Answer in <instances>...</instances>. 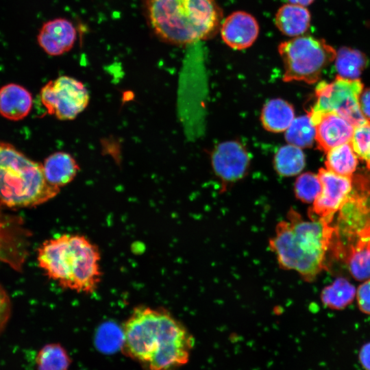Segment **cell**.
<instances>
[{"label":"cell","instance_id":"obj_14","mask_svg":"<svg viewBox=\"0 0 370 370\" xmlns=\"http://www.w3.org/2000/svg\"><path fill=\"white\" fill-rule=\"evenodd\" d=\"M32 107L31 93L23 86L8 84L0 88V114L11 121L26 117Z\"/></svg>","mask_w":370,"mask_h":370},{"label":"cell","instance_id":"obj_7","mask_svg":"<svg viewBox=\"0 0 370 370\" xmlns=\"http://www.w3.org/2000/svg\"><path fill=\"white\" fill-rule=\"evenodd\" d=\"M362 90L363 85L359 79L337 76L333 82H320L315 90V102L308 114L334 112L354 127L362 125L368 120L360 107L359 98Z\"/></svg>","mask_w":370,"mask_h":370},{"label":"cell","instance_id":"obj_9","mask_svg":"<svg viewBox=\"0 0 370 370\" xmlns=\"http://www.w3.org/2000/svg\"><path fill=\"white\" fill-rule=\"evenodd\" d=\"M318 176L322 188L309 210L310 219H321L330 224L334 214L339 210L352 188V177L333 173L321 169Z\"/></svg>","mask_w":370,"mask_h":370},{"label":"cell","instance_id":"obj_28","mask_svg":"<svg viewBox=\"0 0 370 370\" xmlns=\"http://www.w3.org/2000/svg\"><path fill=\"white\" fill-rule=\"evenodd\" d=\"M11 308L9 296L0 285V334L8 322L11 314Z\"/></svg>","mask_w":370,"mask_h":370},{"label":"cell","instance_id":"obj_3","mask_svg":"<svg viewBox=\"0 0 370 370\" xmlns=\"http://www.w3.org/2000/svg\"><path fill=\"white\" fill-rule=\"evenodd\" d=\"M37 261L46 275L64 289L91 294L101 281L100 251L84 235L62 234L44 241Z\"/></svg>","mask_w":370,"mask_h":370},{"label":"cell","instance_id":"obj_18","mask_svg":"<svg viewBox=\"0 0 370 370\" xmlns=\"http://www.w3.org/2000/svg\"><path fill=\"white\" fill-rule=\"evenodd\" d=\"M356 295L355 286L346 278L340 277L325 286L320 296L323 304L326 307L343 310L353 301Z\"/></svg>","mask_w":370,"mask_h":370},{"label":"cell","instance_id":"obj_5","mask_svg":"<svg viewBox=\"0 0 370 370\" xmlns=\"http://www.w3.org/2000/svg\"><path fill=\"white\" fill-rule=\"evenodd\" d=\"M60 188L49 184L42 164L12 145L0 140V204L10 208H32L56 197Z\"/></svg>","mask_w":370,"mask_h":370},{"label":"cell","instance_id":"obj_23","mask_svg":"<svg viewBox=\"0 0 370 370\" xmlns=\"http://www.w3.org/2000/svg\"><path fill=\"white\" fill-rule=\"evenodd\" d=\"M348 269L352 276L358 281L370 279V247L358 239L351 247L347 256Z\"/></svg>","mask_w":370,"mask_h":370},{"label":"cell","instance_id":"obj_16","mask_svg":"<svg viewBox=\"0 0 370 370\" xmlns=\"http://www.w3.org/2000/svg\"><path fill=\"white\" fill-rule=\"evenodd\" d=\"M310 19V14L305 6L287 3L277 11L275 23L283 34L297 37L308 30Z\"/></svg>","mask_w":370,"mask_h":370},{"label":"cell","instance_id":"obj_22","mask_svg":"<svg viewBox=\"0 0 370 370\" xmlns=\"http://www.w3.org/2000/svg\"><path fill=\"white\" fill-rule=\"evenodd\" d=\"M277 172L283 176H293L301 171L305 166V156L301 148L288 144L281 147L274 157Z\"/></svg>","mask_w":370,"mask_h":370},{"label":"cell","instance_id":"obj_17","mask_svg":"<svg viewBox=\"0 0 370 370\" xmlns=\"http://www.w3.org/2000/svg\"><path fill=\"white\" fill-rule=\"evenodd\" d=\"M295 119L293 106L282 99L269 101L263 107L260 119L263 127L271 132H285Z\"/></svg>","mask_w":370,"mask_h":370},{"label":"cell","instance_id":"obj_8","mask_svg":"<svg viewBox=\"0 0 370 370\" xmlns=\"http://www.w3.org/2000/svg\"><path fill=\"white\" fill-rule=\"evenodd\" d=\"M40 100L48 114L60 120H73L88 106L89 94L80 81L60 76L41 88Z\"/></svg>","mask_w":370,"mask_h":370},{"label":"cell","instance_id":"obj_20","mask_svg":"<svg viewBox=\"0 0 370 370\" xmlns=\"http://www.w3.org/2000/svg\"><path fill=\"white\" fill-rule=\"evenodd\" d=\"M336 69L338 76L357 79L367 64V58L360 51L343 47L336 51Z\"/></svg>","mask_w":370,"mask_h":370},{"label":"cell","instance_id":"obj_26","mask_svg":"<svg viewBox=\"0 0 370 370\" xmlns=\"http://www.w3.org/2000/svg\"><path fill=\"white\" fill-rule=\"evenodd\" d=\"M349 143L357 156L365 161L370 171V120L354 128Z\"/></svg>","mask_w":370,"mask_h":370},{"label":"cell","instance_id":"obj_19","mask_svg":"<svg viewBox=\"0 0 370 370\" xmlns=\"http://www.w3.org/2000/svg\"><path fill=\"white\" fill-rule=\"evenodd\" d=\"M358 164V156L350 143L336 147L328 151L326 169L336 175L352 177Z\"/></svg>","mask_w":370,"mask_h":370},{"label":"cell","instance_id":"obj_24","mask_svg":"<svg viewBox=\"0 0 370 370\" xmlns=\"http://www.w3.org/2000/svg\"><path fill=\"white\" fill-rule=\"evenodd\" d=\"M315 136V126L309 114L295 118L285 131V138L288 144L299 148L310 147Z\"/></svg>","mask_w":370,"mask_h":370},{"label":"cell","instance_id":"obj_12","mask_svg":"<svg viewBox=\"0 0 370 370\" xmlns=\"http://www.w3.org/2000/svg\"><path fill=\"white\" fill-rule=\"evenodd\" d=\"M220 31L222 40L227 46L242 50L255 42L259 34V25L251 14L236 11L224 19Z\"/></svg>","mask_w":370,"mask_h":370},{"label":"cell","instance_id":"obj_6","mask_svg":"<svg viewBox=\"0 0 370 370\" xmlns=\"http://www.w3.org/2000/svg\"><path fill=\"white\" fill-rule=\"evenodd\" d=\"M278 49L284 64V82L314 84L336 56V50L325 40L312 36H299L284 41Z\"/></svg>","mask_w":370,"mask_h":370},{"label":"cell","instance_id":"obj_25","mask_svg":"<svg viewBox=\"0 0 370 370\" xmlns=\"http://www.w3.org/2000/svg\"><path fill=\"white\" fill-rule=\"evenodd\" d=\"M322 186L318 175L305 173L299 176L294 185L295 196L301 201L312 204L319 196Z\"/></svg>","mask_w":370,"mask_h":370},{"label":"cell","instance_id":"obj_31","mask_svg":"<svg viewBox=\"0 0 370 370\" xmlns=\"http://www.w3.org/2000/svg\"><path fill=\"white\" fill-rule=\"evenodd\" d=\"M356 235L358 236L359 240L365 242L370 247V225L362 230Z\"/></svg>","mask_w":370,"mask_h":370},{"label":"cell","instance_id":"obj_30","mask_svg":"<svg viewBox=\"0 0 370 370\" xmlns=\"http://www.w3.org/2000/svg\"><path fill=\"white\" fill-rule=\"evenodd\" d=\"M358 360L365 370H370V342L366 343L360 347Z\"/></svg>","mask_w":370,"mask_h":370},{"label":"cell","instance_id":"obj_21","mask_svg":"<svg viewBox=\"0 0 370 370\" xmlns=\"http://www.w3.org/2000/svg\"><path fill=\"white\" fill-rule=\"evenodd\" d=\"M36 370H69L72 363L67 350L60 343L44 345L37 353Z\"/></svg>","mask_w":370,"mask_h":370},{"label":"cell","instance_id":"obj_1","mask_svg":"<svg viewBox=\"0 0 370 370\" xmlns=\"http://www.w3.org/2000/svg\"><path fill=\"white\" fill-rule=\"evenodd\" d=\"M121 349L145 370H177L189 358L194 339L166 310L134 308L122 327Z\"/></svg>","mask_w":370,"mask_h":370},{"label":"cell","instance_id":"obj_15","mask_svg":"<svg viewBox=\"0 0 370 370\" xmlns=\"http://www.w3.org/2000/svg\"><path fill=\"white\" fill-rule=\"evenodd\" d=\"M42 167L47 182L58 188L69 184L79 169L75 158L63 151L49 156L45 160Z\"/></svg>","mask_w":370,"mask_h":370},{"label":"cell","instance_id":"obj_11","mask_svg":"<svg viewBox=\"0 0 370 370\" xmlns=\"http://www.w3.org/2000/svg\"><path fill=\"white\" fill-rule=\"evenodd\" d=\"M309 116L315 126V140L321 150L328 152L350 142L355 127L338 114L327 112Z\"/></svg>","mask_w":370,"mask_h":370},{"label":"cell","instance_id":"obj_13","mask_svg":"<svg viewBox=\"0 0 370 370\" xmlns=\"http://www.w3.org/2000/svg\"><path fill=\"white\" fill-rule=\"evenodd\" d=\"M76 38L77 32L73 24L66 18H58L42 25L37 41L46 53L57 56L71 50Z\"/></svg>","mask_w":370,"mask_h":370},{"label":"cell","instance_id":"obj_27","mask_svg":"<svg viewBox=\"0 0 370 370\" xmlns=\"http://www.w3.org/2000/svg\"><path fill=\"white\" fill-rule=\"evenodd\" d=\"M356 297L360 310L370 315V279L358 287Z\"/></svg>","mask_w":370,"mask_h":370},{"label":"cell","instance_id":"obj_29","mask_svg":"<svg viewBox=\"0 0 370 370\" xmlns=\"http://www.w3.org/2000/svg\"><path fill=\"white\" fill-rule=\"evenodd\" d=\"M359 103L362 114L367 119L370 120V88L362 90Z\"/></svg>","mask_w":370,"mask_h":370},{"label":"cell","instance_id":"obj_10","mask_svg":"<svg viewBox=\"0 0 370 370\" xmlns=\"http://www.w3.org/2000/svg\"><path fill=\"white\" fill-rule=\"evenodd\" d=\"M212 166L224 184L242 179L249 166V156L239 142L231 140L219 144L211 156Z\"/></svg>","mask_w":370,"mask_h":370},{"label":"cell","instance_id":"obj_4","mask_svg":"<svg viewBox=\"0 0 370 370\" xmlns=\"http://www.w3.org/2000/svg\"><path fill=\"white\" fill-rule=\"evenodd\" d=\"M147 10L158 37L177 45L212 37L223 16L214 0H147Z\"/></svg>","mask_w":370,"mask_h":370},{"label":"cell","instance_id":"obj_2","mask_svg":"<svg viewBox=\"0 0 370 370\" xmlns=\"http://www.w3.org/2000/svg\"><path fill=\"white\" fill-rule=\"evenodd\" d=\"M337 230L321 219H304L291 209L280 221L269 247L280 268L298 273L311 282L325 269L326 251Z\"/></svg>","mask_w":370,"mask_h":370},{"label":"cell","instance_id":"obj_32","mask_svg":"<svg viewBox=\"0 0 370 370\" xmlns=\"http://www.w3.org/2000/svg\"><path fill=\"white\" fill-rule=\"evenodd\" d=\"M290 3L306 6L311 4L314 0H288Z\"/></svg>","mask_w":370,"mask_h":370}]
</instances>
